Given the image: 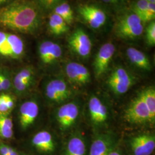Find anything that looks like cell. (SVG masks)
Returning <instances> with one entry per match:
<instances>
[{
  "label": "cell",
  "instance_id": "1",
  "mask_svg": "<svg viewBox=\"0 0 155 155\" xmlns=\"http://www.w3.org/2000/svg\"><path fill=\"white\" fill-rule=\"evenodd\" d=\"M38 6L28 0H16L0 8V27L22 33H32L39 28Z\"/></svg>",
  "mask_w": 155,
  "mask_h": 155
},
{
  "label": "cell",
  "instance_id": "2",
  "mask_svg": "<svg viewBox=\"0 0 155 155\" xmlns=\"http://www.w3.org/2000/svg\"><path fill=\"white\" fill-rule=\"evenodd\" d=\"M144 30L143 22L132 12L118 17L113 28L114 33L117 37L125 40L139 38Z\"/></svg>",
  "mask_w": 155,
  "mask_h": 155
},
{
  "label": "cell",
  "instance_id": "3",
  "mask_svg": "<svg viewBox=\"0 0 155 155\" xmlns=\"http://www.w3.org/2000/svg\"><path fill=\"white\" fill-rule=\"evenodd\" d=\"M107 84L114 94L122 95L125 94L134 84V78L125 68L117 67L107 78Z\"/></svg>",
  "mask_w": 155,
  "mask_h": 155
},
{
  "label": "cell",
  "instance_id": "4",
  "mask_svg": "<svg viewBox=\"0 0 155 155\" xmlns=\"http://www.w3.org/2000/svg\"><path fill=\"white\" fill-rule=\"evenodd\" d=\"M124 118L127 122L132 124H152L150 111L140 93L126 109Z\"/></svg>",
  "mask_w": 155,
  "mask_h": 155
},
{
  "label": "cell",
  "instance_id": "5",
  "mask_svg": "<svg viewBox=\"0 0 155 155\" xmlns=\"http://www.w3.org/2000/svg\"><path fill=\"white\" fill-rule=\"evenodd\" d=\"M68 45L75 55L83 59L89 58L91 54V40L82 28L76 29L70 35L68 38Z\"/></svg>",
  "mask_w": 155,
  "mask_h": 155
},
{
  "label": "cell",
  "instance_id": "6",
  "mask_svg": "<svg viewBox=\"0 0 155 155\" xmlns=\"http://www.w3.org/2000/svg\"><path fill=\"white\" fill-rule=\"evenodd\" d=\"M78 12L89 26L97 29L105 24L107 15L105 12L98 6L85 4L79 6Z\"/></svg>",
  "mask_w": 155,
  "mask_h": 155
},
{
  "label": "cell",
  "instance_id": "7",
  "mask_svg": "<svg viewBox=\"0 0 155 155\" xmlns=\"http://www.w3.org/2000/svg\"><path fill=\"white\" fill-rule=\"evenodd\" d=\"M80 113V107L77 103L68 102L61 105L57 111L56 120L62 130L72 127L77 121Z\"/></svg>",
  "mask_w": 155,
  "mask_h": 155
},
{
  "label": "cell",
  "instance_id": "8",
  "mask_svg": "<svg viewBox=\"0 0 155 155\" xmlns=\"http://www.w3.org/2000/svg\"><path fill=\"white\" fill-rule=\"evenodd\" d=\"M115 51V45L111 43H106L100 47L93 63L94 73L96 77H101L108 70Z\"/></svg>",
  "mask_w": 155,
  "mask_h": 155
},
{
  "label": "cell",
  "instance_id": "9",
  "mask_svg": "<svg viewBox=\"0 0 155 155\" xmlns=\"http://www.w3.org/2000/svg\"><path fill=\"white\" fill-rule=\"evenodd\" d=\"M133 155H150L155 148L154 134L144 133L133 136L129 141Z\"/></svg>",
  "mask_w": 155,
  "mask_h": 155
},
{
  "label": "cell",
  "instance_id": "10",
  "mask_svg": "<svg viewBox=\"0 0 155 155\" xmlns=\"http://www.w3.org/2000/svg\"><path fill=\"white\" fill-rule=\"evenodd\" d=\"M72 94V91L68 84L61 79L51 81L45 87V95L47 98L55 103H61L68 100Z\"/></svg>",
  "mask_w": 155,
  "mask_h": 155
},
{
  "label": "cell",
  "instance_id": "11",
  "mask_svg": "<svg viewBox=\"0 0 155 155\" xmlns=\"http://www.w3.org/2000/svg\"><path fill=\"white\" fill-rule=\"evenodd\" d=\"M117 139L111 133H102L93 141L89 155H108L116 148Z\"/></svg>",
  "mask_w": 155,
  "mask_h": 155
},
{
  "label": "cell",
  "instance_id": "12",
  "mask_svg": "<svg viewBox=\"0 0 155 155\" xmlns=\"http://www.w3.org/2000/svg\"><path fill=\"white\" fill-rule=\"evenodd\" d=\"M67 77L70 82L78 86H84L90 82L91 75L88 69L77 62H69L65 67Z\"/></svg>",
  "mask_w": 155,
  "mask_h": 155
},
{
  "label": "cell",
  "instance_id": "13",
  "mask_svg": "<svg viewBox=\"0 0 155 155\" xmlns=\"http://www.w3.org/2000/svg\"><path fill=\"white\" fill-rule=\"evenodd\" d=\"M89 116L91 122L95 126H101L108 119V110L106 106L100 98L92 95L88 103Z\"/></svg>",
  "mask_w": 155,
  "mask_h": 155
},
{
  "label": "cell",
  "instance_id": "14",
  "mask_svg": "<svg viewBox=\"0 0 155 155\" xmlns=\"http://www.w3.org/2000/svg\"><path fill=\"white\" fill-rule=\"evenodd\" d=\"M40 59L45 64H51L58 61L62 56L61 45L52 41L42 42L39 47Z\"/></svg>",
  "mask_w": 155,
  "mask_h": 155
},
{
  "label": "cell",
  "instance_id": "15",
  "mask_svg": "<svg viewBox=\"0 0 155 155\" xmlns=\"http://www.w3.org/2000/svg\"><path fill=\"white\" fill-rule=\"evenodd\" d=\"M39 106L33 101L22 104L20 109V122L22 129L29 127L35 121L39 114Z\"/></svg>",
  "mask_w": 155,
  "mask_h": 155
},
{
  "label": "cell",
  "instance_id": "16",
  "mask_svg": "<svg viewBox=\"0 0 155 155\" xmlns=\"http://www.w3.org/2000/svg\"><path fill=\"white\" fill-rule=\"evenodd\" d=\"M32 143L37 150L43 153H51L55 149V144L52 134L48 131H40L32 140Z\"/></svg>",
  "mask_w": 155,
  "mask_h": 155
},
{
  "label": "cell",
  "instance_id": "17",
  "mask_svg": "<svg viewBox=\"0 0 155 155\" xmlns=\"http://www.w3.org/2000/svg\"><path fill=\"white\" fill-rule=\"evenodd\" d=\"M127 56L130 62L139 69L145 71L151 70L150 59L142 51L134 47H129L127 50Z\"/></svg>",
  "mask_w": 155,
  "mask_h": 155
},
{
  "label": "cell",
  "instance_id": "18",
  "mask_svg": "<svg viewBox=\"0 0 155 155\" xmlns=\"http://www.w3.org/2000/svg\"><path fill=\"white\" fill-rule=\"evenodd\" d=\"M86 145L83 137L79 134L72 136L67 144L65 155H86Z\"/></svg>",
  "mask_w": 155,
  "mask_h": 155
},
{
  "label": "cell",
  "instance_id": "19",
  "mask_svg": "<svg viewBox=\"0 0 155 155\" xmlns=\"http://www.w3.org/2000/svg\"><path fill=\"white\" fill-rule=\"evenodd\" d=\"M48 28L51 33L56 36L63 35L68 31V24L61 17L54 13L49 17Z\"/></svg>",
  "mask_w": 155,
  "mask_h": 155
},
{
  "label": "cell",
  "instance_id": "20",
  "mask_svg": "<svg viewBox=\"0 0 155 155\" xmlns=\"http://www.w3.org/2000/svg\"><path fill=\"white\" fill-rule=\"evenodd\" d=\"M145 104L150 111L152 125L155 124V89L154 86H149L141 92Z\"/></svg>",
  "mask_w": 155,
  "mask_h": 155
},
{
  "label": "cell",
  "instance_id": "21",
  "mask_svg": "<svg viewBox=\"0 0 155 155\" xmlns=\"http://www.w3.org/2000/svg\"><path fill=\"white\" fill-rule=\"evenodd\" d=\"M7 41L11 51L12 58H20L24 52V44L21 39L16 35L8 33Z\"/></svg>",
  "mask_w": 155,
  "mask_h": 155
},
{
  "label": "cell",
  "instance_id": "22",
  "mask_svg": "<svg viewBox=\"0 0 155 155\" xmlns=\"http://www.w3.org/2000/svg\"><path fill=\"white\" fill-rule=\"evenodd\" d=\"M53 13L61 17L68 25L72 24L74 20V12L70 4L66 1H61L53 9Z\"/></svg>",
  "mask_w": 155,
  "mask_h": 155
},
{
  "label": "cell",
  "instance_id": "23",
  "mask_svg": "<svg viewBox=\"0 0 155 155\" xmlns=\"http://www.w3.org/2000/svg\"><path fill=\"white\" fill-rule=\"evenodd\" d=\"M33 76L34 73L31 68H24L17 74L14 79V81L32 82L33 79Z\"/></svg>",
  "mask_w": 155,
  "mask_h": 155
},
{
  "label": "cell",
  "instance_id": "24",
  "mask_svg": "<svg viewBox=\"0 0 155 155\" xmlns=\"http://www.w3.org/2000/svg\"><path fill=\"white\" fill-rule=\"evenodd\" d=\"M7 34L0 31V55L12 58L11 51L7 41Z\"/></svg>",
  "mask_w": 155,
  "mask_h": 155
},
{
  "label": "cell",
  "instance_id": "25",
  "mask_svg": "<svg viewBox=\"0 0 155 155\" xmlns=\"http://www.w3.org/2000/svg\"><path fill=\"white\" fill-rule=\"evenodd\" d=\"M149 2L145 0H138L132 5V12L141 19L145 12L147 9Z\"/></svg>",
  "mask_w": 155,
  "mask_h": 155
},
{
  "label": "cell",
  "instance_id": "26",
  "mask_svg": "<svg viewBox=\"0 0 155 155\" xmlns=\"http://www.w3.org/2000/svg\"><path fill=\"white\" fill-rule=\"evenodd\" d=\"M145 40L148 45L153 47L155 45V22L152 21L147 25L145 30Z\"/></svg>",
  "mask_w": 155,
  "mask_h": 155
},
{
  "label": "cell",
  "instance_id": "27",
  "mask_svg": "<svg viewBox=\"0 0 155 155\" xmlns=\"http://www.w3.org/2000/svg\"><path fill=\"white\" fill-rule=\"evenodd\" d=\"M155 18V4L149 2L147 9L141 18L143 22H150L153 21Z\"/></svg>",
  "mask_w": 155,
  "mask_h": 155
},
{
  "label": "cell",
  "instance_id": "28",
  "mask_svg": "<svg viewBox=\"0 0 155 155\" xmlns=\"http://www.w3.org/2000/svg\"><path fill=\"white\" fill-rule=\"evenodd\" d=\"M41 6L46 10L54 9V8L59 4L62 0H39Z\"/></svg>",
  "mask_w": 155,
  "mask_h": 155
},
{
  "label": "cell",
  "instance_id": "29",
  "mask_svg": "<svg viewBox=\"0 0 155 155\" xmlns=\"http://www.w3.org/2000/svg\"><path fill=\"white\" fill-rule=\"evenodd\" d=\"M13 130L0 125V136L3 139H9L13 136Z\"/></svg>",
  "mask_w": 155,
  "mask_h": 155
},
{
  "label": "cell",
  "instance_id": "30",
  "mask_svg": "<svg viewBox=\"0 0 155 155\" xmlns=\"http://www.w3.org/2000/svg\"><path fill=\"white\" fill-rule=\"evenodd\" d=\"M6 94H2L0 95V115H4L9 110L6 105Z\"/></svg>",
  "mask_w": 155,
  "mask_h": 155
},
{
  "label": "cell",
  "instance_id": "31",
  "mask_svg": "<svg viewBox=\"0 0 155 155\" xmlns=\"http://www.w3.org/2000/svg\"><path fill=\"white\" fill-rule=\"evenodd\" d=\"M0 125L13 129V123L11 119L4 115H0Z\"/></svg>",
  "mask_w": 155,
  "mask_h": 155
},
{
  "label": "cell",
  "instance_id": "32",
  "mask_svg": "<svg viewBox=\"0 0 155 155\" xmlns=\"http://www.w3.org/2000/svg\"><path fill=\"white\" fill-rule=\"evenodd\" d=\"M0 83L1 84V87L2 90H7L9 89L11 83L8 79L5 76L0 74Z\"/></svg>",
  "mask_w": 155,
  "mask_h": 155
},
{
  "label": "cell",
  "instance_id": "33",
  "mask_svg": "<svg viewBox=\"0 0 155 155\" xmlns=\"http://www.w3.org/2000/svg\"><path fill=\"white\" fill-rule=\"evenodd\" d=\"M6 105L9 111L11 110L14 106L13 100L12 98L11 97L8 95H6Z\"/></svg>",
  "mask_w": 155,
  "mask_h": 155
},
{
  "label": "cell",
  "instance_id": "34",
  "mask_svg": "<svg viewBox=\"0 0 155 155\" xmlns=\"http://www.w3.org/2000/svg\"><path fill=\"white\" fill-rule=\"evenodd\" d=\"M9 150V147L4 144H1L0 145V155H8Z\"/></svg>",
  "mask_w": 155,
  "mask_h": 155
},
{
  "label": "cell",
  "instance_id": "35",
  "mask_svg": "<svg viewBox=\"0 0 155 155\" xmlns=\"http://www.w3.org/2000/svg\"><path fill=\"white\" fill-rule=\"evenodd\" d=\"M108 155H124V154L121 150L118 149L116 150V148H115L114 150H113Z\"/></svg>",
  "mask_w": 155,
  "mask_h": 155
},
{
  "label": "cell",
  "instance_id": "36",
  "mask_svg": "<svg viewBox=\"0 0 155 155\" xmlns=\"http://www.w3.org/2000/svg\"><path fill=\"white\" fill-rule=\"evenodd\" d=\"M104 2L110 4H117L120 3L119 0H102Z\"/></svg>",
  "mask_w": 155,
  "mask_h": 155
},
{
  "label": "cell",
  "instance_id": "37",
  "mask_svg": "<svg viewBox=\"0 0 155 155\" xmlns=\"http://www.w3.org/2000/svg\"><path fill=\"white\" fill-rule=\"evenodd\" d=\"M8 155H18L15 150H13L11 147H9Z\"/></svg>",
  "mask_w": 155,
  "mask_h": 155
},
{
  "label": "cell",
  "instance_id": "38",
  "mask_svg": "<svg viewBox=\"0 0 155 155\" xmlns=\"http://www.w3.org/2000/svg\"><path fill=\"white\" fill-rule=\"evenodd\" d=\"M10 0H0V8L4 6V5L8 3Z\"/></svg>",
  "mask_w": 155,
  "mask_h": 155
},
{
  "label": "cell",
  "instance_id": "39",
  "mask_svg": "<svg viewBox=\"0 0 155 155\" xmlns=\"http://www.w3.org/2000/svg\"><path fill=\"white\" fill-rule=\"evenodd\" d=\"M148 2H151V3H153L155 4V0H145Z\"/></svg>",
  "mask_w": 155,
  "mask_h": 155
},
{
  "label": "cell",
  "instance_id": "40",
  "mask_svg": "<svg viewBox=\"0 0 155 155\" xmlns=\"http://www.w3.org/2000/svg\"><path fill=\"white\" fill-rule=\"evenodd\" d=\"M127 1V0H119V1H120V2H124V1Z\"/></svg>",
  "mask_w": 155,
  "mask_h": 155
}]
</instances>
